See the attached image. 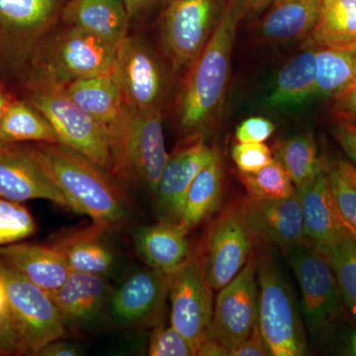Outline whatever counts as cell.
<instances>
[{
    "label": "cell",
    "instance_id": "24",
    "mask_svg": "<svg viewBox=\"0 0 356 356\" xmlns=\"http://www.w3.org/2000/svg\"><path fill=\"white\" fill-rule=\"evenodd\" d=\"M0 261L51 295L63 286L70 273L64 257L51 245L22 241L3 245Z\"/></svg>",
    "mask_w": 356,
    "mask_h": 356
},
{
    "label": "cell",
    "instance_id": "39",
    "mask_svg": "<svg viewBox=\"0 0 356 356\" xmlns=\"http://www.w3.org/2000/svg\"><path fill=\"white\" fill-rule=\"evenodd\" d=\"M26 355L24 343L8 309L0 311V356Z\"/></svg>",
    "mask_w": 356,
    "mask_h": 356
},
{
    "label": "cell",
    "instance_id": "25",
    "mask_svg": "<svg viewBox=\"0 0 356 356\" xmlns=\"http://www.w3.org/2000/svg\"><path fill=\"white\" fill-rule=\"evenodd\" d=\"M303 216V232L308 245H325L346 229L337 213L324 172L297 191Z\"/></svg>",
    "mask_w": 356,
    "mask_h": 356
},
{
    "label": "cell",
    "instance_id": "27",
    "mask_svg": "<svg viewBox=\"0 0 356 356\" xmlns=\"http://www.w3.org/2000/svg\"><path fill=\"white\" fill-rule=\"evenodd\" d=\"M316 95V48L307 47L305 51L292 58L280 70L267 96L266 104L273 108L289 107L305 102Z\"/></svg>",
    "mask_w": 356,
    "mask_h": 356
},
{
    "label": "cell",
    "instance_id": "8",
    "mask_svg": "<svg viewBox=\"0 0 356 356\" xmlns=\"http://www.w3.org/2000/svg\"><path fill=\"white\" fill-rule=\"evenodd\" d=\"M65 86L70 97L99 126L111 154L113 175L121 184H126L130 108L113 72Z\"/></svg>",
    "mask_w": 356,
    "mask_h": 356
},
{
    "label": "cell",
    "instance_id": "29",
    "mask_svg": "<svg viewBox=\"0 0 356 356\" xmlns=\"http://www.w3.org/2000/svg\"><path fill=\"white\" fill-rule=\"evenodd\" d=\"M0 143H60L55 129L24 98H14L0 121Z\"/></svg>",
    "mask_w": 356,
    "mask_h": 356
},
{
    "label": "cell",
    "instance_id": "38",
    "mask_svg": "<svg viewBox=\"0 0 356 356\" xmlns=\"http://www.w3.org/2000/svg\"><path fill=\"white\" fill-rule=\"evenodd\" d=\"M232 158L240 172H254L274 161L273 153L264 143H238Z\"/></svg>",
    "mask_w": 356,
    "mask_h": 356
},
{
    "label": "cell",
    "instance_id": "2",
    "mask_svg": "<svg viewBox=\"0 0 356 356\" xmlns=\"http://www.w3.org/2000/svg\"><path fill=\"white\" fill-rule=\"evenodd\" d=\"M36 145L47 172L64 194L70 211L86 215L109 233L130 222V201L114 175L60 143Z\"/></svg>",
    "mask_w": 356,
    "mask_h": 356
},
{
    "label": "cell",
    "instance_id": "11",
    "mask_svg": "<svg viewBox=\"0 0 356 356\" xmlns=\"http://www.w3.org/2000/svg\"><path fill=\"white\" fill-rule=\"evenodd\" d=\"M113 74L130 108L163 109L168 76L158 54L144 37L129 34L121 42Z\"/></svg>",
    "mask_w": 356,
    "mask_h": 356
},
{
    "label": "cell",
    "instance_id": "21",
    "mask_svg": "<svg viewBox=\"0 0 356 356\" xmlns=\"http://www.w3.org/2000/svg\"><path fill=\"white\" fill-rule=\"evenodd\" d=\"M105 231L91 224L58 235L50 243L64 257L72 273L95 274L108 278L118 266V257Z\"/></svg>",
    "mask_w": 356,
    "mask_h": 356
},
{
    "label": "cell",
    "instance_id": "14",
    "mask_svg": "<svg viewBox=\"0 0 356 356\" xmlns=\"http://www.w3.org/2000/svg\"><path fill=\"white\" fill-rule=\"evenodd\" d=\"M213 291L204 275L199 257L191 255L170 275V325L188 339L196 350L209 339Z\"/></svg>",
    "mask_w": 356,
    "mask_h": 356
},
{
    "label": "cell",
    "instance_id": "1",
    "mask_svg": "<svg viewBox=\"0 0 356 356\" xmlns=\"http://www.w3.org/2000/svg\"><path fill=\"white\" fill-rule=\"evenodd\" d=\"M245 14L243 0H229L209 41L188 69L177 100L180 133L200 137L221 112L231 76L232 53L238 23Z\"/></svg>",
    "mask_w": 356,
    "mask_h": 356
},
{
    "label": "cell",
    "instance_id": "26",
    "mask_svg": "<svg viewBox=\"0 0 356 356\" xmlns=\"http://www.w3.org/2000/svg\"><path fill=\"white\" fill-rule=\"evenodd\" d=\"M323 0H273L259 25L267 42L292 41L308 37L320 17Z\"/></svg>",
    "mask_w": 356,
    "mask_h": 356
},
{
    "label": "cell",
    "instance_id": "40",
    "mask_svg": "<svg viewBox=\"0 0 356 356\" xmlns=\"http://www.w3.org/2000/svg\"><path fill=\"white\" fill-rule=\"evenodd\" d=\"M273 121L264 117H250L243 120L236 129L238 143H264L275 132Z\"/></svg>",
    "mask_w": 356,
    "mask_h": 356
},
{
    "label": "cell",
    "instance_id": "10",
    "mask_svg": "<svg viewBox=\"0 0 356 356\" xmlns=\"http://www.w3.org/2000/svg\"><path fill=\"white\" fill-rule=\"evenodd\" d=\"M219 0H166L159 18V39L175 72L191 67L216 27Z\"/></svg>",
    "mask_w": 356,
    "mask_h": 356
},
{
    "label": "cell",
    "instance_id": "31",
    "mask_svg": "<svg viewBox=\"0 0 356 356\" xmlns=\"http://www.w3.org/2000/svg\"><path fill=\"white\" fill-rule=\"evenodd\" d=\"M317 95L332 96L356 83V44L316 48Z\"/></svg>",
    "mask_w": 356,
    "mask_h": 356
},
{
    "label": "cell",
    "instance_id": "19",
    "mask_svg": "<svg viewBox=\"0 0 356 356\" xmlns=\"http://www.w3.org/2000/svg\"><path fill=\"white\" fill-rule=\"evenodd\" d=\"M215 149L200 138L170 154L153 194L159 221H178L189 187L214 156Z\"/></svg>",
    "mask_w": 356,
    "mask_h": 356
},
{
    "label": "cell",
    "instance_id": "5",
    "mask_svg": "<svg viewBox=\"0 0 356 356\" xmlns=\"http://www.w3.org/2000/svg\"><path fill=\"white\" fill-rule=\"evenodd\" d=\"M65 0H0V72L22 81Z\"/></svg>",
    "mask_w": 356,
    "mask_h": 356
},
{
    "label": "cell",
    "instance_id": "43",
    "mask_svg": "<svg viewBox=\"0 0 356 356\" xmlns=\"http://www.w3.org/2000/svg\"><path fill=\"white\" fill-rule=\"evenodd\" d=\"M332 136L356 168V127L346 122L337 120L332 128Z\"/></svg>",
    "mask_w": 356,
    "mask_h": 356
},
{
    "label": "cell",
    "instance_id": "20",
    "mask_svg": "<svg viewBox=\"0 0 356 356\" xmlns=\"http://www.w3.org/2000/svg\"><path fill=\"white\" fill-rule=\"evenodd\" d=\"M112 288L108 278L70 271L63 286L51 294L67 327H88L106 313Z\"/></svg>",
    "mask_w": 356,
    "mask_h": 356
},
{
    "label": "cell",
    "instance_id": "3",
    "mask_svg": "<svg viewBox=\"0 0 356 356\" xmlns=\"http://www.w3.org/2000/svg\"><path fill=\"white\" fill-rule=\"evenodd\" d=\"M21 83L23 98L48 119L60 144L83 154L113 175L111 154L99 126L70 97L65 84L37 74H29Z\"/></svg>",
    "mask_w": 356,
    "mask_h": 356
},
{
    "label": "cell",
    "instance_id": "7",
    "mask_svg": "<svg viewBox=\"0 0 356 356\" xmlns=\"http://www.w3.org/2000/svg\"><path fill=\"white\" fill-rule=\"evenodd\" d=\"M259 327L270 355H305V332L291 289L268 254L257 259Z\"/></svg>",
    "mask_w": 356,
    "mask_h": 356
},
{
    "label": "cell",
    "instance_id": "50",
    "mask_svg": "<svg viewBox=\"0 0 356 356\" xmlns=\"http://www.w3.org/2000/svg\"><path fill=\"white\" fill-rule=\"evenodd\" d=\"M7 308V298L6 287H4L3 281L0 277V311Z\"/></svg>",
    "mask_w": 356,
    "mask_h": 356
},
{
    "label": "cell",
    "instance_id": "46",
    "mask_svg": "<svg viewBox=\"0 0 356 356\" xmlns=\"http://www.w3.org/2000/svg\"><path fill=\"white\" fill-rule=\"evenodd\" d=\"M199 356H227L229 355V351L226 348L212 339H207L197 350Z\"/></svg>",
    "mask_w": 356,
    "mask_h": 356
},
{
    "label": "cell",
    "instance_id": "42",
    "mask_svg": "<svg viewBox=\"0 0 356 356\" xmlns=\"http://www.w3.org/2000/svg\"><path fill=\"white\" fill-rule=\"evenodd\" d=\"M231 356H266L270 355L266 341L259 330V323L255 325L252 334L243 339L233 350L229 351Z\"/></svg>",
    "mask_w": 356,
    "mask_h": 356
},
{
    "label": "cell",
    "instance_id": "33",
    "mask_svg": "<svg viewBox=\"0 0 356 356\" xmlns=\"http://www.w3.org/2000/svg\"><path fill=\"white\" fill-rule=\"evenodd\" d=\"M331 264L348 316L356 321V238L348 229L334 242L316 247Z\"/></svg>",
    "mask_w": 356,
    "mask_h": 356
},
{
    "label": "cell",
    "instance_id": "48",
    "mask_svg": "<svg viewBox=\"0 0 356 356\" xmlns=\"http://www.w3.org/2000/svg\"><path fill=\"white\" fill-rule=\"evenodd\" d=\"M15 96L8 90L6 84L0 81V121L6 113L9 103L13 102Z\"/></svg>",
    "mask_w": 356,
    "mask_h": 356
},
{
    "label": "cell",
    "instance_id": "35",
    "mask_svg": "<svg viewBox=\"0 0 356 356\" xmlns=\"http://www.w3.org/2000/svg\"><path fill=\"white\" fill-rule=\"evenodd\" d=\"M248 197L257 200H277L292 197L297 192L291 178L280 161L274 159L261 170L238 175Z\"/></svg>",
    "mask_w": 356,
    "mask_h": 356
},
{
    "label": "cell",
    "instance_id": "23",
    "mask_svg": "<svg viewBox=\"0 0 356 356\" xmlns=\"http://www.w3.org/2000/svg\"><path fill=\"white\" fill-rule=\"evenodd\" d=\"M188 234L179 222L159 221L136 229L133 242L149 268L172 275L191 257Z\"/></svg>",
    "mask_w": 356,
    "mask_h": 356
},
{
    "label": "cell",
    "instance_id": "47",
    "mask_svg": "<svg viewBox=\"0 0 356 356\" xmlns=\"http://www.w3.org/2000/svg\"><path fill=\"white\" fill-rule=\"evenodd\" d=\"M355 322V325L344 332L341 339V351L344 355L356 356V321Z\"/></svg>",
    "mask_w": 356,
    "mask_h": 356
},
{
    "label": "cell",
    "instance_id": "18",
    "mask_svg": "<svg viewBox=\"0 0 356 356\" xmlns=\"http://www.w3.org/2000/svg\"><path fill=\"white\" fill-rule=\"evenodd\" d=\"M252 240L287 250L305 243L298 193L277 200H240Z\"/></svg>",
    "mask_w": 356,
    "mask_h": 356
},
{
    "label": "cell",
    "instance_id": "45",
    "mask_svg": "<svg viewBox=\"0 0 356 356\" xmlns=\"http://www.w3.org/2000/svg\"><path fill=\"white\" fill-rule=\"evenodd\" d=\"M83 351L79 350L74 343L63 341V339H56L47 344L38 353V356H79L83 355Z\"/></svg>",
    "mask_w": 356,
    "mask_h": 356
},
{
    "label": "cell",
    "instance_id": "37",
    "mask_svg": "<svg viewBox=\"0 0 356 356\" xmlns=\"http://www.w3.org/2000/svg\"><path fill=\"white\" fill-rule=\"evenodd\" d=\"M149 356H194L193 344L185 339L172 325L170 327L156 325L149 343Z\"/></svg>",
    "mask_w": 356,
    "mask_h": 356
},
{
    "label": "cell",
    "instance_id": "36",
    "mask_svg": "<svg viewBox=\"0 0 356 356\" xmlns=\"http://www.w3.org/2000/svg\"><path fill=\"white\" fill-rule=\"evenodd\" d=\"M37 224L24 204L0 198V247L34 235Z\"/></svg>",
    "mask_w": 356,
    "mask_h": 356
},
{
    "label": "cell",
    "instance_id": "13",
    "mask_svg": "<svg viewBox=\"0 0 356 356\" xmlns=\"http://www.w3.org/2000/svg\"><path fill=\"white\" fill-rule=\"evenodd\" d=\"M257 259L250 255L245 266L218 294L209 337L231 351L247 339L259 323Z\"/></svg>",
    "mask_w": 356,
    "mask_h": 356
},
{
    "label": "cell",
    "instance_id": "17",
    "mask_svg": "<svg viewBox=\"0 0 356 356\" xmlns=\"http://www.w3.org/2000/svg\"><path fill=\"white\" fill-rule=\"evenodd\" d=\"M163 121V109L130 108L127 184L136 180L145 185L152 195L170 156L165 149Z\"/></svg>",
    "mask_w": 356,
    "mask_h": 356
},
{
    "label": "cell",
    "instance_id": "32",
    "mask_svg": "<svg viewBox=\"0 0 356 356\" xmlns=\"http://www.w3.org/2000/svg\"><path fill=\"white\" fill-rule=\"evenodd\" d=\"M274 159L285 168L297 191L324 172V159L320 158L313 134L292 136L281 140L274 149Z\"/></svg>",
    "mask_w": 356,
    "mask_h": 356
},
{
    "label": "cell",
    "instance_id": "16",
    "mask_svg": "<svg viewBox=\"0 0 356 356\" xmlns=\"http://www.w3.org/2000/svg\"><path fill=\"white\" fill-rule=\"evenodd\" d=\"M170 275L156 269L128 274L112 289L107 316L119 327H137L158 318L170 290Z\"/></svg>",
    "mask_w": 356,
    "mask_h": 356
},
{
    "label": "cell",
    "instance_id": "30",
    "mask_svg": "<svg viewBox=\"0 0 356 356\" xmlns=\"http://www.w3.org/2000/svg\"><path fill=\"white\" fill-rule=\"evenodd\" d=\"M356 44V0H323L320 17L306 47Z\"/></svg>",
    "mask_w": 356,
    "mask_h": 356
},
{
    "label": "cell",
    "instance_id": "28",
    "mask_svg": "<svg viewBox=\"0 0 356 356\" xmlns=\"http://www.w3.org/2000/svg\"><path fill=\"white\" fill-rule=\"evenodd\" d=\"M224 188V170L221 156L215 151L189 187L177 222L189 232L211 216L221 203Z\"/></svg>",
    "mask_w": 356,
    "mask_h": 356
},
{
    "label": "cell",
    "instance_id": "34",
    "mask_svg": "<svg viewBox=\"0 0 356 356\" xmlns=\"http://www.w3.org/2000/svg\"><path fill=\"white\" fill-rule=\"evenodd\" d=\"M324 168L337 213L356 238V168L343 156L324 159Z\"/></svg>",
    "mask_w": 356,
    "mask_h": 356
},
{
    "label": "cell",
    "instance_id": "49",
    "mask_svg": "<svg viewBox=\"0 0 356 356\" xmlns=\"http://www.w3.org/2000/svg\"><path fill=\"white\" fill-rule=\"evenodd\" d=\"M245 13H257L261 9L266 8L273 0H243Z\"/></svg>",
    "mask_w": 356,
    "mask_h": 356
},
{
    "label": "cell",
    "instance_id": "6",
    "mask_svg": "<svg viewBox=\"0 0 356 356\" xmlns=\"http://www.w3.org/2000/svg\"><path fill=\"white\" fill-rule=\"evenodd\" d=\"M289 261L301 290L309 331L316 339L334 336L348 313L331 264L306 243L289 250Z\"/></svg>",
    "mask_w": 356,
    "mask_h": 356
},
{
    "label": "cell",
    "instance_id": "15",
    "mask_svg": "<svg viewBox=\"0 0 356 356\" xmlns=\"http://www.w3.org/2000/svg\"><path fill=\"white\" fill-rule=\"evenodd\" d=\"M0 198L18 203L42 199L70 210L44 168L36 143H0Z\"/></svg>",
    "mask_w": 356,
    "mask_h": 356
},
{
    "label": "cell",
    "instance_id": "4",
    "mask_svg": "<svg viewBox=\"0 0 356 356\" xmlns=\"http://www.w3.org/2000/svg\"><path fill=\"white\" fill-rule=\"evenodd\" d=\"M116 51L92 35L60 22L39 44L27 76L37 74L69 84L110 74Z\"/></svg>",
    "mask_w": 356,
    "mask_h": 356
},
{
    "label": "cell",
    "instance_id": "12",
    "mask_svg": "<svg viewBox=\"0 0 356 356\" xmlns=\"http://www.w3.org/2000/svg\"><path fill=\"white\" fill-rule=\"evenodd\" d=\"M252 242L240 201L225 208L211 225L199 257L213 290L219 292L242 270L252 255Z\"/></svg>",
    "mask_w": 356,
    "mask_h": 356
},
{
    "label": "cell",
    "instance_id": "9",
    "mask_svg": "<svg viewBox=\"0 0 356 356\" xmlns=\"http://www.w3.org/2000/svg\"><path fill=\"white\" fill-rule=\"evenodd\" d=\"M0 277L6 287L7 309L19 330L26 355H37L47 344L65 336L67 325L50 293L1 261Z\"/></svg>",
    "mask_w": 356,
    "mask_h": 356
},
{
    "label": "cell",
    "instance_id": "44",
    "mask_svg": "<svg viewBox=\"0 0 356 356\" xmlns=\"http://www.w3.org/2000/svg\"><path fill=\"white\" fill-rule=\"evenodd\" d=\"M161 1L163 0H122L127 11L131 24L144 20L147 14L153 10L154 6H158Z\"/></svg>",
    "mask_w": 356,
    "mask_h": 356
},
{
    "label": "cell",
    "instance_id": "22",
    "mask_svg": "<svg viewBox=\"0 0 356 356\" xmlns=\"http://www.w3.org/2000/svg\"><path fill=\"white\" fill-rule=\"evenodd\" d=\"M60 22L118 48L131 22L122 0H65Z\"/></svg>",
    "mask_w": 356,
    "mask_h": 356
},
{
    "label": "cell",
    "instance_id": "41",
    "mask_svg": "<svg viewBox=\"0 0 356 356\" xmlns=\"http://www.w3.org/2000/svg\"><path fill=\"white\" fill-rule=\"evenodd\" d=\"M332 111L337 121L356 127V83L343 92L331 97Z\"/></svg>",
    "mask_w": 356,
    "mask_h": 356
}]
</instances>
